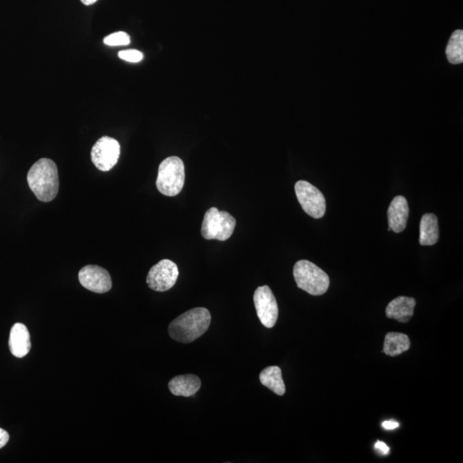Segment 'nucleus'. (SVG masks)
Segmentation results:
<instances>
[{
	"label": "nucleus",
	"instance_id": "nucleus-1",
	"mask_svg": "<svg viewBox=\"0 0 463 463\" xmlns=\"http://www.w3.org/2000/svg\"><path fill=\"white\" fill-rule=\"evenodd\" d=\"M210 323L211 315L208 309L193 308L170 323L168 333L176 342L191 343L206 333Z\"/></svg>",
	"mask_w": 463,
	"mask_h": 463
},
{
	"label": "nucleus",
	"instance_id": "nucleus-2",
	"mask_svg": "<svg viewBox=\"0 0 463 463\" xmlns=\"http://www.w3.org/2000/svg\"><path fill=\"white\" fill-rule=\"evenodd\" d=\"M30 190L41 202H51L60 189L59 173L55 162L42 158L30 168L27 176Z\"/></svg>",
	"mask_w": 463,
	"mask_h": 463
},
{
	"label": "nucleus",
	"instance_id": "nucleus-3",
	"mask_svg": "<svg viewBox=\"0 0 463 463\" xmlns=\"http://www.w3.org/2000/svg\"><path fill=\"white\" fill-rule=\"evenodd\" d=\"M297 286L309 295H323L330 287V277L322 269L308 260H300L293 267Z\"/></svg>",
	"mask_w": 463,
	"mask_h": 463
},
{
	"label": "nucleus",
	"instance_id": "nucleus-4",
	"mask_svg": "<svg viewBox=\"0 0 463 463\" xmlns=\"http://www.w3.org/2000/svg\"><path fill=\"white\" fill-rule=\"evenodd\" d=\"M184 180V165L180 157L170 156L161 161L156 180V187L161 194L168 196L180 194Z\"/></svg>",
	"mask_w": 463,
	"mask_h": 463
},
{
	"label": "nucleus",
	"instance_id": "nucleus-5",
	"mask_svg": "<svg viewBox=\"0 0 463 463\" xmlns=\"http://www.w3.org/2000/svg\"><path fill=\"white\" fill-rule=\"evenodd\" d=\"M236 220L229 212L219 211L218 208H210L204 215L202 223V236L210 241L217 239L225 241L234 234Z\"/></svg>",
	"mask_w": 463,
	"mask_h": 463
},
{
	"label": "nucleus",
	"instance_id": "nucleus-6",
	"mask_svg": "<svg viewBox=\"0 0 463 463\" xmlns=\"http://www.w3.org/2000/svg\"><path fill=\"white\" fill-rule=\"evenodd\" d=\"M295 189L297 199L304 211L312 218H322L326 211V201L323 193L304 180L298 181Z\"/></svg>",
	"mask_w": 463,
	"mask_h": 463
},
{
	"label": "nucleus",
	"instance_id": "nucleus-7",
	"mask_svg": "<svg viewBox=\"0 0 463 463\" xmlns=\"http://www.w3.org/2000/svg\"><path fill=\"white\" fill-rule=\"evenodd\" d=\"M119 156L121 145L113 137H100L91 149L92 162L100 171H110L118 163Z\"/></svg>",
	"mask_w": 463,
	"mask_h": 463
},
{
	"label": "nucleus",
	"instance_id": "nucleus-8",
	"mask_svg": "<svg viewBox=\"0 0 463 463\" xmlns=\"http://www.w3.org/2000/svg\"><path fill=\"white\" fill-rule=\"evenodd\" d=\"M253 300L258 318L262 326L268 329L275 326L279 309L271 289L266 285L257 288L254 293Z\"/></svg>",
	"mask_w": 463,
	"mask_h": 463
},
{
	"label": "nucleus",
	"instance_id": "nucleus-9",
	"mask_svg": "<svg viewBox=\"0 0 463 463\" xmlns=\"http://www.w3.org/2000/svg\"><path fill=\"white\" fill-rule=\"evenodd\" d=\"M179 277V269L175 262L163 260L150 269L147 284L154 291L165 292L175 285Z\"/></svg>",
	"mask_w": 463,
	"mask_h": 463
},
{
	"label": "nucleus",
	"instance_id": "nucleus-10",
	"mask_svg": "<svg viewBox=\"0 0 463 463\" xmlns=\"http://www.w3.org/2000/svg\"><path fill=\"white\" fill-rule=\"evenodd\" d=\"M79 279L83 288L96 293H105L113 285L110 274L98 265L84 266L79 273Z\"/></svg>",
	"mask_w": 463,
	"mask_h": 463
},
{
	"label": "nucleus",
	"instance_id": "nucleus-11",
	"mask_svg": "<svg viewBox=\"0 0 463 463\" xmlns=\"http://www.w3.org/2000/svg\"><path fill=\"white\" fill-rule=\"evenodd\" d=\"M409 216L408 201L403 196L392 200L388 208L389 227L396 234L401 233L407 227Z\"/></svg>",
	"mask_w": 463,
	"mask_h": 463
},
{
	"label": "nucleus",
	"instance_id": "nucleus-12",
	"mask_svg": "<svg viewBox=\"0 0 463 463\" xmlns=\"http://www.w3.org/2000/svg\"><path fill=\"white\" fill-rule=\"evenodd\" d=\"M416 300L407 296H399L389 303L385 314L389 318L400 323H408L414 316Z\"/></svg>",
	"mask_w": 463,
	"mask_h": 463
},
{
	"label": "nucleus",
	"instance_id": "nucleus-13",
	"mask_svg": "<svg viewBox=\"0 0 463 463\" xmlns=\"http://www.w3.org/2000/svg\"><path fill=\"white\" fill-rule=\"evenodd\" d=\"M9 347L11 354L15 357L22 358L29 353L30 335L28 328L25 324L17 323L11 328Z\"/></svg>",
	"mask_w": 463,
	"mask_h": 463
},
{
	"label": "nucleus",
	"instance_id": "nucleus-14",
	"mask_svg": "<svg viewBox=\"0 0 463 463\" xmlns=\"http://www.w3.org/2000/svg\"><path fill=\"white\" fill-rule=\"evenodd\" d=\"M168 388L173 395L190 397L195 395L201 388V380L193 374L176 376L169 382Z\"/></svg>",
	"mask_w": 463,
	"mask_h": 463
},
{
	"label": "nucleus",
	"instance_id": "nucleus-15",
	"mask_svg": "<svg viewBox=\"0 0 463 463\" xmlns=\"http://www.w3.org/2000/svg\"><path fill=\"white\" fill-rule=\"evenodd\" d=\"M439 229L437 216L428 213L422 216L420 225V244L434 246L438 241Z\"/></svg>",
	"mask_w": 463,
	"mask_h": 463
},
{
	"label": "nucleus",
	"instance_id": "nucleus-16",
	"mask_svg": "<svg viewBox=\"0 0 463 463\" xmlns=\"http://www.w3.org/2000/svg\"><path fill=\"white\" fill-rule=\"evenodd\" d=\"M410 340L407 335L398 332H389L385 335L383 353L389 356L395 357L407 352L410 349Z\"/></svg>",
	"mask_w": 463,
	"mask_h": 463
},
{
	"label": "nucleus",
	"instance_id": "nucleus-17",
	"mask_svg": "<svg viewBox=\"0 0 463 463\" xmlns=\"http://www.w3.org/2000/svg\"><path fill=\"white\" fill-rule=\"evenodd\" d=\"M260 380L261 384L278 396H283L286 392L283 374L279 366H269L262 370Z\"/></svg>",
	"mask_w": 463,
	"mask_h": 463
},
{
	"label": "nucleus",
	"instance_id": "nucleus-18",
	"mask_svg": "<svg viewBox=\"0 0 463 463\" xmlns=\"http://www.w3.org/2000/svg\"><path fill=\"white\" fill-rule=\"evenodd\" d=\"M446 55L450 63L460 65L463 62V31L455 30L446 48Z\"/></svg>",
	"mask_w": 463,
	"mask_h": 463
},
{
	"label": "nucleus",
	"instance_id": "nucleus-19",
	"mask_svg": "<svg viewBox=\"0 0 463 463\" xmlns=\"http://www.w3.org/2000/svg\"><path fill=\"white\" fill-rule=\"evenodd\" d=\"M103 42L108 46H126L130 44V38L128 34L119 31L104 38Z\"/></svg>",
	"mask_w": 463,
	"mask_h": 463
},
{
	"label": "nucleus",
	"instance_id": "nucleus-20",
	"mask_svg": "<svg viewBox=\"0 0 463 463\" xmlns=\"http://www.w3.org/2000/svg\"><path fill=\"white\" fill-rule=\"evenodd\" d=\"M118 55L121 60L130 62V63H138L144 59V54L135 49L123 50L119 53Z\"/></svg>",
	"mask_w": 463,
	"mask_h": 463
},
{
	"label": "nucleus",
	"instance_id": "nucleus-21",
	"mask_svg": "<svg viewBox=\"0 0 463 463\" xmlns=\"http://www.w3.org/2000/svg\"><path fill=\"white\" fill-rule=\"evenodd\" d=\"M9 439L10 436L8 434V432L0 428V449L6 445Z\"/></svg>",
	"mask_w": 463,
	"mask_h": 463
},
{
	"label": "nucleus",
	"instance_id": "nucleus-22",
	"mask_svg": "<svg viewBox=\"0 0 463 463\" xmlns=\"http://www.w3.org/2000/svg\"><path fill=\"white\" fill-rule=\"evenodd\" d=\"M377 450H380L382 453L387 455L389 452V448L385 443L377 441L375 445Z\"/></svg>",
	"mask_w": 463,
	"mask_h": 463
},
{
	"label": "nucleus",
	"instance_id": "nucleus-23",
	"mask_svg": "<svg viewBox=\"0 0 463 463\" xmlns=\"http://www.w3.org/2000/svg\"><path fill=\"white\" fill-rule=\"evenodd\" d=\"M399 427V423L393 422V420H389V422H384L383 423V427L386 430H393Z\"/></svg>",
	"mask_w": 463,
	"mask_h": 463
},
{
	"label": "nucleus",
	"instance_id": "nucleus-24",
	"mask_svg": "<svg viewBox=\"0 0 463 463\" xmlns=\"http://www.w3.org/2000/svg\"><path fill=\"white\" fill-rule=\"evenodd\" d=\"M98 0H81V2L85 6H91L93 4L98 2Z\"/></svg>",
	"mask_w": 463,
	"mask_h": 463
}]
</instances>
